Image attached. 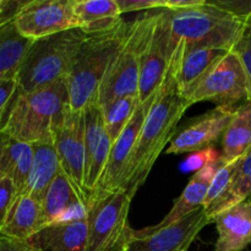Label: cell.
Wrapping results in <instances>:
<instances>
[{
	"instance_id": "cell-4",
	"label": "cell",
	"mask_w": 251,
	"mask_h": 251,
	"mask_svg": "<svg viewBox=\"0 0 251 251\" xmlns=\"http://www.w3.org/2000/svg\"><path fill=\"white\" fill-rule=\"evenodd\" d=\"M87 34L68 29L32 42L16 73V95L31 93L65 80Z\"/></svg>"
},
{
	"instance_id": "cell-5",
	"label": "cell",
	"mask_w": 251,
	"mask_h": 251,
	"mask_svg": "<svg viewBox=\"0 0 251 251\" xmlns=\"http://www.w3.org/2000/svg\"><path fill=\"white\" fill-rule=\"evenodd\" d=\"M166 10L172 39L184 42L185 49L213 48L232 50L244 27L239 19L206 0L198 6Z\"/></svg>"
},
{
	"instance_id": "cell-15",
	"label": "cell",
	"mask_w": 251,
	"mask_h": 251,
	"mask_svg": "<svg viewBox=\"0 0 251 251\" xmlns=\"http://www.w3.org/2000/svg\"><path fill=\"white\" fill-rule=\"evenodd\" d=\"M218 232L216 251H243L251 243V200H245L213 218Z\"/></svg>"
},
{
	"instance_id": "cell-27",
	"label": "cell",
	"mask_w": 251,
	"mask_h": 251,
	"mask_svg": "<svg viewBox=\"0 0 251 251\" xmlns=\"http://www.w3.org/2000/svg\"><path fill=\"white\" fill-rule=\"evenodd\" d=\"M139 97L125 96L102 105L103 123L108 136L114 142L122 135L139 107Z\"/></svg>"
},
{
	"instance_id": "cell-21",
	"label": "cell",
	"mask_w": 251,
	"mask_h": 251,
	"mask_svg": "<svg viewBox=\"0 0 251 251\" xmlns=\"http://www.w3.org/2000/svg\"><path fill=\"white\" fill-rule=\"evenodd\" d=\"M32 146H33V161H32L28 180L21 194H28L37 200L42 201L47 189L61 171L60 162L54 142L33 144Z\"/></svg>"
},
{
	"instance_id": "cell-36",
	"label": "cell",
	"mask_w": 251,
	"mask_h": 251,
	"mask_svg": "<svg viewBox=\"0 0 251 251\" xmlns=\"http://www.w3.org/2000/svg\"><path fill=\"white\" fill-rule=\"evenodd\" d=\"M205 1L206 0H163V5L167 10H181L198 6Z\"/></svg>"
},
{
	"instance_id": "cell-17",
	"label": "cell",
	"mask_w": 251,
	"mask_h": 251,
	"mask_svg": "<svg viewBox=\"0 0 251 251\" xmlns=\"http://www.w3.org/2000/svg\"><path fill=\"white\" fill-rule=\"evenodd\" d=\"M41 202L47 227L66 220V216L85 213L88 205L63 171L59 172L53 183L47 189Z\"/></svg>"
},
{
	"instance_id": "cell-37",
	"label": "cell",
	"mask_w": 251,
	"mask_h": 251,
	"mask_svg": "<svg viewBox=\"0 0 251 251\" xmlns=\"http://www.w3.org/2000/svg\"><path fill=\"white\" fill-rule=\"evenodd\" d=\"M6 141H7V136L4 134V132L0 131V156H1V152L2 150H4V146L5 144H6Z\"/></svg>"
},
{
	"instance_id": "cell-33",
	"label": "cell",
	"mask_w": 251,
	"mask_h": 251,
	"mask_svg": "<svg viewBox=\"0 0 251 251\" xmlns=\"http://www.w3.org/2000/svg\"><path fill=\"white\" fill-rule=\"evenodd\" d=\"M208 1L239 19H248L251 16V0H208Z\"/></svg>"
},
{
	"instance_id": "cell-8",
	"label": "cell",
	"mask_w": 251,
	"mask_h": 251,
	"mask_svg": "<svg viewBox=\"0 0 251 251\" xmlns=\"http://www.w3.org/2000/svg\"><path fill=\"white\" fill-rule=\"evenodd\" d=\"M190 102H213L217 107L233 110L250 102L247 75L234 51L230 50L212 66L194 91Z\"/></svg>"
},
{
	"instance_id": "cell-7",
	"label": "cell",
	"mask_w": 251,
	"mask_h": 251,
	"mask_svg": "<svg viewBox=\"0 0 251 251\" xmlns=\"http://www.w3.org/2000/svg\"><path fill=\"white\" fill-rule=\"evenodd\" d=\"M131 200L124 190L91 199L86 210L87 251H124L132 232L129 225Z\"/></svg>"
},
{
	"instance_id": "cell-20",
	"label": "cell",
	"mask_w": 251,
	"mask_h": 251,
	"mask_svg": "<svg viewBox=\"0 0 251 251\" xmlns=\"http://www.w3.org/2000/svg\"><path fill=\"white\" fill-rule=\"evenodd\" d=\"M75 14L87 36L105 33L124 22L115 0H75Z\"/></svg>"
},
{
	"instance_id": "cell-19",
	"label": "cell",
	"mask_w": 251,
	"mask_h": 251,
	"mask_svg": "<svg viewBox=\"0 0 251 251\" xmlns=\"http://www.w3.org/2000/svg\"><path fill=\"white\" fill-rule=\"evenodd\" d=\"M46 227L41 201L28 194H20L1 232L10 237L31 240Z\"/></svg>"
},
{
	"instance_id": "cell-34",
	"label": "cell",
	"mask_w": 251,
	"mask_h": 251,
	"mask_svg": "<svg viewBox=\"0 0 251 251\" xmlns=\"http://www.w3.org/2000/svg\"><path fill=\"white\" fill-rule=\"evenodd\" d=\"M120 14L132 11H153L164 9L163 0H115Z\"/></svg>"
},
{
	"instance_id": "cell-18",
	"label": "cell",
	"mask_w": 251,
	"mask_h": 251,
	"mask_svg": "<svg viewBox=\"0 0 251 251\" xmlns=\"http://www.w3.org/2000/svg\"><path fill=\"white\" fill-rule=\"evenodd\" d=\"M221 166H222V162L220 159L217 163L211 164V166L205 167L201 171L196 172L191 176V179L189 180L188 185L185 186L181 195L176 200L171 211L154 227H167V226L178 222V221L183 220L184 217L189 216L190 213L195 212V211L203 207L208 189H210L211 183H212L213 178H215V174L217 173L218 168Z\"/></svg>"
},
{
	"instance_id": "cell-31",
	"label": "cell",
	"mask_w": 251,
	"mask_h": 251,
	"mask_svg": "<svg viewBox=\"0 0 251 251\" xmlns=\"http://www.w3.org/2000/svg\"><path fill=\"white\" fill-rule=\"evenodd\" d=\"M17 92L16 73L10 74L0 78V131L4 124L10 105Z\"/></svg>"
},
{
	"instance_id": "cell-29",
	"label": "cell",
	"mask_w": 251,
	"mask_h": 251,
	"mask_svg": "<svg viewBox=\"0 0 251 251\" xmlns=\"http://www.w3.org/2000/svg\"><path fill=\"white\" fill-rule=\"evenodd\" d=\"M232 51L237 54L243 68H244L248 80L249 100L251 102V16L245 20L242 33H240L237 43L233 47Z\"/></svg>"
},
{
	"instance_id": "cell-3",
	"label": "cell",
	"mask_w": 251,
	"mask_h": 251,
	"mask_svg": "<svg viewBox=\"0 0 251 251\" xmlns=\"http://www.w3.org/2000/svg\"><path fill=\"white\" fill-rule=\"evenodd\" d=\"M131 27L132 21H124L112 31L87 36L66 77L70 110L83 112L88 105L98 103V92L105 74Z\"/></svg>"
},
{
	"instance_id": "cell-1",
	"label": "cell",
	"mask_w": 251,
	"mask_h": 251,
	"mask_svg": "<svg viewBox=\"0 0 251 251\" xmlns=\"http://www.w3.org/2000/svg\"><path fill=\"white\" fill-rule=\"evenodd\" d=\"M184 49L185 44L180 41L176 44L168 73L150 107L125 169L119 190L126 191L131 199L146 181L159 154L176 135L180 119L193 105L179 86V66Z\"/></svg>"
},
{
	"instance_id": "cell-12",
	"label": "cell",
	"mask_w": 251,
	"mask_h": 251,
	"mask_svg": "<svg viewBox=\"0 0 251 251\" xmlns=\"http://www.w3.org/2000/svg\"><path fill=\"white\" fill-rule=\"evenodd\" d=\"M54 146L61 171L86 201L90 200L85 189V115L70 112L56 130Z\"/></svg>"
},
{
	"instance_id": "cell-16",
	"label": "cell",
	"mask_w": 251,
	"mask_h": 251,
	"mask_svg": "<svg viewBox=\"0 0 251 251\" xmlns=\"http://www.w3.org/2000/svg\"><path fill=\"white\" fill-rule=\"evenodd\" d=\"M31 240L43 250L87 251L86 212L48 226Z\"/></svg>"
},
{
	"instance_id": "cell-6",
	"label": "cell",
	"mask_w": 251,
	"mask_h": 251,
	"mask_svg": "<svg viewBox=\"0 0 251 251\" xmlns=\"http://www.w3.org/2000/svg\"><path fill=\"white\" fill-rule=\"evenodd\" d=\"M157 11H147L132 20V27L124 44L110 64L98 92V104L125 96L139 97L140 69L145 48L157 19Z\"/></svg>"
},
{
	"instance_id": "cell-35",
	"label": "cell",
	"mask_w": 251,
	"mask_h": 251,
	"mask_svg": "<svg viewBox=\"0 0 251 251\" xmlns=\"http://www.w3.org/2000/svg\"><path fill=\"white\" fill-rule=\"evenodd\" d=\"M0 251H44L32 240L19 239L0 232Z\"/></svg>"
},
{
	"instance_id": "cell-26",
	"label": "cell",
	"mask_w": 251,
	"mask_h": 251,
	"mask_svg": "<svg viewBox=\"0 0 251 251\" xmlns=\"http://www.w3.org/2000/svg\"><path fill=\"white\" fill-rule=\"evenodd\" d=\"M245 200H251V146L239 159L229 190L217 206L207 215L211 222L220 212Z\"/></svg>"
},
{
	"instance_id": "cell-24",
	"label": "cell",
	"mask_w": 251,
	"mask_h": 251,
	"mask_svg": "<svg viewBox=\"0 0 251 251\" xmlns=\"http://www.w3.org/2000/svg\"><path fill=\"white\" fill-rule=\"evenodd\" d=\"M33 161V146L7 136L0 156V176H9L16 186L17 195L24 191Z\"/></svg>"
},
{
	"instance_id": "cell-9",
	"label": "cell",
	"mask_w": 251,
	"mask_h": 251,
	"mask_svg": "<svg viewBox=\"0 0 251 251\" xmlns=\"http://www.w3.org/2000/svg\"><path fill=\"white\" fill-rule=\"evenodd\" d=\"M14 24L19 33L31 41L80 28L75 0H26Z\"/></svg>"
},
{
	"instance_id": "cell-23",
	"label": "cell",
	"mask_w": 251,
	"mask_h": 251,
	"mask_svg": "<svg viewBox=\"0 0 251 251\" xmlns=\"http://www.w3.org/2000/svg\"><path fill=\"white\" fill-rule=\"evenodd\" d=\"M221 162L230 163L242 158L251 146V102L238 108L221 139Z\"/></svg>"
},
{
	"instance_id": "cell-10",
	"label": "cell",
	"mask_w": 251,
	"mask_h": 251,
	"mask_svg": "<svg viewBox=\"0 0 251 251\" xmlns=\"http://www.w3.org/2000/svg\"><path fill=\"white\" fill-rule=\"evenodd\" d=\"M211 223L205 208L190 213L183 220L156 228L154 226L132 229L124 251H188L199 233Z\"/></svg>"
},
{
	"instance_id": "cell-2",
	"label": "cell",
	"mask_w": 251,
	"mask_h": 251,
	"mask_svg": "<svg viewBox=\"0 0 251 251\" xmlns=\"http://www.w3.org/2000/svg\"><path fill=\"white\" fill-rule=\"evenodd\" d=\"M70 112L65 80L42 90L15 95L1 131L10 139L26 144L54 142L56 130Z\"/></svg>"
},
{
	"instance_id": "cell-28",
	"label": "cell",
	"mask_w": 251,
	"mask_h": 251,
	"mask_svg": "<svg viewBox=\"0 0 251 251\" xmlns=\"http://www.w3.org/2000/svg\"><path fill=\"white\" fill-rule=\"evenodd\" d=\"M239 159H237L234 162H230V163L222 164L218 168L217 173L215 174V178H213L212 183H211L210 189H208L205 203H203L206 215H208L220 203V201L225 198L227 191L229 190V186L232 184L235 171H237Z\"/></svg>"
},
{
	"instance_id": "cell-14",
	"label": "cell",
	"mask_w": 251,
	"mask_h": 251,
	"mask_svg": "<svg viewBox=\"0 0 251 251\" xmlns=\"http://www.w3.org/2000/svg\"><path fill=\"white\" fill-rule=\"evenodd\" d=\"M157 93H158V91L146 102L140 103L127 126L125 127L122 135L113 142L109 158H108L107 164H105L102 178H100V184H98L95 193L91 195L90 200L120 189V184H122L125 169H126L130 157H131L132 151H134V147L136 145L137 137H139L140 131H141L142 125L146 120L150 107L153 103Z\"/></svg>"
},
{
	"instance_id": "cell-22",
	"label": "cell",
	"mask_w": 251,
	"mask_h": 251,
	"mask_svg": "<svg viewBox=\"0 0 251 251\" xmlns=\"http://www.w3.org/2000/svg\"><path fill=\"white\" fill-rule=\"evenodd\" d=\"M229 51L213 48L184 49L179 66V86L189 100L206 74Z\"/></svg>"
},
{
	"instance_id": "cell-30",
	"label": "cell",
	"mask_w": 251,
	"mask_h": 251,
	"mask_svg": "<svg viewBox=\"0 0 251 251\" xmlns=\"http://www.w3.org/2000/svg\"><path fill=\"white\" fill-rule=\"evenodd\" d=\"M16 198L17 190L14 181L9 176H0V232L6 223Z\"/></svg>"
},
{
	"instance_id": "cell-25",
	"label": "cell",
	"mask_w": 251,
	"mask_h": 251,
	"mask_svg": "<svg viewBox=\"0 0 251 251\" xmlns=\"http://www.w3.org/2000/svg\"><path fill=\"white\" fill-rule=\"evenodd\" d=\"M32 42L19 33L14 21L0 26V78L17 73Z\"/></svg>"
},
{
	"instance_id": "cell-13",
	"label": "cell",
	"mask_w": 251,
	"mask_h": 251,
	"mask_svg": "<svg viewBox=\"0 0 251 251\" xmlns=\"http://www.w3.org/2000/svg\"><path fill=\"white\" fill-rule=\"evenodd\" d=\"M234 112L227 107H216L186 122L178 127L167 147V153H194L213 147L222 139Z\"/></svg>"
},
{
	"instance_id": "cell-11",
	"label": "cell",
	"mask_w": 251,
	"mask_h": 251,
	"mask_svg": "<svg viewBox=\"0 0 251 251\" xmlns=\"http://www.w3.org/2000/svg\"><path fill=\"white\" fill-rule=\"evenodd\" d=\"M176 44L172 39L166 10L157 11L147 46L141 59L139 83V102L144 103L161 87L171 66Z\"/></svg>"
},
{
	"instance_id": "cell-32",
	"label": "cell",
	"mask_w": 251,
	"mask_h": 251,
	"mask_svg": "<svg viewBox=\"0 0 251 251\" xmlns=\"http://www.w3.org/2000/svg\"><path fill=\"white\" fill-rule=\"evenodd\" d=\"M221 159V153L215 149V147H208V149L201 150V151L194 152L186 158L183 163V168L185 171L199 172L205 167L211 166V164L217 163Z\"/></svg>"
}]
</instances>
